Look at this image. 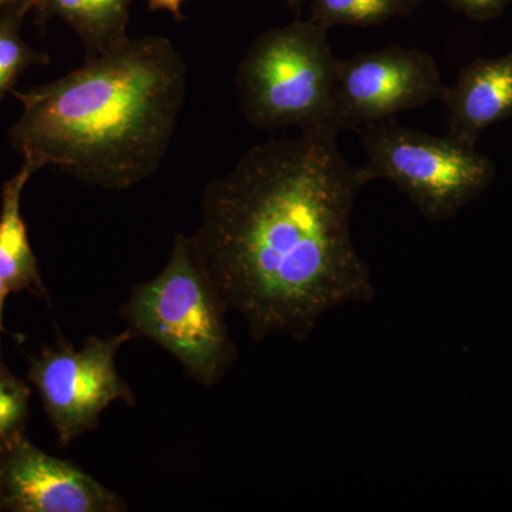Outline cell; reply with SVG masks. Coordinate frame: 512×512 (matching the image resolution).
<instances>
[{
	"instance_id": "cell-1",
	"label": "cell",
	"mask_w": 512,
	"mask_h": 512,
	"mask_svg": "<svg viewBox=\"0 0 512 512\" xmlns=\"http://www.w3.org/2000/svg\"><path fill=\"white\" fill-rule=\"evenodd\" d=\"M338 134L316 126L256 144L202 194L192 248L256 342L309 339L326 313L375 301L352 234L370 181Z\"/></svg>"
},
{
	"instance_id": "cell-2",
	"label": "cell",
	"mask_w": 512,
	"mask_h": 512,
	"mask_svg": "<svg viewBox=\"0 0 512 512\" xmlns=\"http://www.w3.org/2000/svg\"><path fill=\"white\" fill-rule=\"evenodd\" d=\"M187 64L163 36L128 39L55 82L13 92L10 130L33 170L53 165L80 183L123 191L156 174L180 119Z\"/></svg>"
},
{
	"instance_id": "cell-3",
	"label": "cell",
	"mask_w": 512,
	"mask_h": 512,
	"mask_svg": "<svg viewBox=\"0 0 512 512\" xmlns=\"http://www.w3.org/2000/svg\"><path fill=\"white\" fill-rule=\"evenodd\" d=\"M228 313L191 238L181 232L175 235L163 271L134 285L119 309L136 338L157 343L204 387L217 386L237 362Z\"/></svg>"
},
{
	"instance_id": "cell-4",
	"label": "cell",
	"mask_w": 512,
	"mask_h": 512,
	"mask_svg": "<svg viewBox=\"0 0 512 512\" xmlns=\"http://www.w3.org/2000/svg\"><path fill=\"white\" fill-rule=\"evenodd\" d=\"M328 32L308 19L256 37L235 79L239 107L252 127H332L340 59L332 52Z\"/></svg>"
},
{
	"instance_id": "cell-5",
	"label": "cell",
	"mask_w": 512,
	"mask_h": 512,
	"mask_svg": "<svg viewBox=\"0 0 512 512\" xmlns=\"http://www.w3.org/2000/svg\"><path fill=\"white\" fill-rule=\"evenodd\" d=\"M360 133L367 180L389 181L429 221L450 220L494 183V161L450 134L431 136L396 119L370 124Z\"/></svg>"
},
{
	"instance_id": "cell-6",
	"label": "cell",
	"mask_w": 512,
	"mask_h": 512,
	"mask_svg": "<svg viewBox=\"0 0 512 512\" xmlns=\"http://www.w3.org/2000/svg\"><path fill=\"white\" fill-rule=\"evenodd\" d=\"M134 338L130 329L109 338L90 336L80 349L60 338L30 359L28 380L39 392L60 446L96 430L101 414L114 402L136 406V396L116 366L120 349Z\"/></svg>"
},
{
	"instance_id": "cell-7",
	"label": "cell",
	"mask_w": 512,
	"mask_h": 512,
	"mask_svg": "<svg viewBox=\"0 0 512 512\" xmlns=\"http://www.w3.org/2000/svg\"><path fill=\"white\" fill-rule=\"evenodd\" d=\"M447 87L434 57L414 47L387 46L340 59L330 124L336 131H360L443 101Z\"/></svg>"
},
{
	"instance_id": "cell-8",
	"label": "cell",
	"mask_w": 512,
	"mask_h": 512,
	"mask_svg": "<svg viewBox=\"0 0 512 512\" xmlns=\"http://www.w3.org/2000/svg\"><path fill=\"white\" fill-rule=\"evenodd\" d=\"M0 494L10 512H123L127 503L96 478L40 450L25 433L0 443Z\"/></svg>"
},
{
	"instance_id": "cell-9",
	"label": "cell",
	"mask_w": 512,
	"mask_h": 512,
	"mask_svg": "<svg viewBox=\"0 0 512 512\" xmlns=\"http://www.w3.org/2000/svg\"><path fill=\"white\" fill-rule=\"evenodd\" d=\"M448 134L477 146L481 134L512 119V49L503 56L478 57L447 87Z\"/></svg>"
},
{
	"instance_id": "cell-10",
	"label": "cell",
	"mask_w": 512,
	"mask_h": 512,
	"mask_svg": "<svg viewBox=\"0 0 512 512\" xmlns=\"http://www.w3.org/2000/svg\"><path fill=\"white\" fill-rule=\"evenodd\" d=\"M36 171L23 163L15 177L2 187L0 205V278L10 292H29L46 296L39 265L28 237V228L20 211L22 192Z\"/></svg>"
},
{
	"instance_id": "cell-11",
	"label": "cell",
	"mask_w": 512,
	"mask_h": 512,
	"mask_svg": "<svg viewBox=\"0 0 512 512\" xmlns=\"http://www.w3.org/2000/svg\"><path fill=\"white\" fill-rule=\"evenodd\" d=\"M131 0H35L36 22L60 18L82 40L86 57L103 55L126 43Z\"/></svg>"
},
{
	"instance_id": "cell-12",
	"label": "cell",
	"mask_w": 512,
	"mask_h": 512,
	"mask_svg": "<svg viewBox=\"0 0 512 512\" xmlns=\"http://www.w3.org/2000/svg\"><path fill=\"white\" fill-rule=\"evenodd\" d=\"M420 0H312L309 20L326 29L335 26H379L410 15Z\"/></svg>"
},
{
	"instance_id": "cell-13",
	"label": "cell",
	"mask_w": 512,
	"mask_h": 512,
	"mask_svg": "<svg viewBox=\"0 0 512 512\" xmlns=\"http://www.w3.org/2000/svg\"><path fill=\"white\" fill-rule=\"evenodd\" d=\"M29 12V9L0 12V100L28 67L50 62L46 53L37 52L20 36L23 19Z\"/></svg>"
},
{
	"instance_id": "cell-14",
	"label": "cell",
	"mask_w": 512,
	"mask_h": 512,
	"mask_svg": "<svg viewBox=\"0 0 512 512\" xmlns=\"http://www.w3.org/2000/svg\"><path fill=\"white\" fill-rule=\"evenodd\" d=\"M30 397L29 384L13 375L0 356V443L25 433Z\"/></svg>"
},
{
	"instance_id": "cell-15",
	"label": "cell",
	"mask_w": 512,
	"mask_h": 512,
	"mask_svg": "<svg viewBox=\"0 0 512 512\" xmlns=\"http://www.w3.org/2000/svg\"><path fill=\"white\" fill-rule=\"evenodd\" d=\"M448 5L467 18L488 22L498 18L512 0H446Z\"/></svg>"
},
{
	"instance_id": "cell-16",
	"label": "cell",
	"mask_w": 512,
	"mask_h": 512,
	"mask_svg": "<svg viewBox=\"0 0 512 512\" xmlns=\"http://www.w3.org/2000/svg\"><path fill=\"white\" fill-rule=\"evenodd\" d=\"M184 2L185 0H147V6L151 12H156V10H165V12H170L175 19L183 20Z\"/></svg>"
},
{
	"instance_id": "cell-17",
	"label": "cell",
	"mask_w": 512,
	"mask_h": 512,
	"mask_svg": "<svg viewBox=\"0 0 512 512\" xmlns=\"http://www.w3.org/2000/svg\"><path fill=\"white\" fill-rule=\"evenodd\" d=\"M35 0H0V12L10 9H29L33 10Z\"/></svg>"
},
{
	"instance_id": "cell-18",
	"label": "cell",
	"mask_w": 512,
	"mask_h": 512,
	"mask_svg": "<svg viewBox=\"0 0 512 512\" xmlns=\"http://www.w3.org/2000/svg\"><path fill=\"white\" fill-rule=\"evenodd\" d=\"M9 293L10 289L8 288V285H6L5 281L0 278V335H2L3 332V306H5V301L6 298H8Z\"/></svg>"
},
{
	"instance_id": "cell-19",
	"label": "cell",
	"mask_w": 512,
	"mask_h": 512,
	"mask_svg": "<svg viewBox=\"0 0 512 512\" xmlns=\"http://www.w3.org/2000/svg\"><path fill=\"white\" fill-rule=\"evenodd\" d=\"M306 0H286V3H288L289 8L293 10V12L299 13L301 12L303 3H305Z\"/></svg>"
},
{
	"instance_id": "cell-20",
	"label": "cell",
	"mask_w": 512,
	"mask_h": 512,
	"mask_svg": "<svg viewBox=\"0 0 512 512\" xmlns=\"http://www.w3.org/2000/svg\"><path fill=\"white\" fill-rule=\"evenodd\" d=\"M0 511H6L5 503H3L2 494H0Z\"/></svg>"
},
{
	"instance_id": "cell-21",
	"label": "cell",
	"mask_w": 512,
	"mask_h": 512,
	"mask_svg": "<svg viewBox=\"0 0 512 512\" xmlns=\"http://www.w3.org/2000/svg\"><path fill=\"white\" fill-rule=\"evenodd\" d=\"M420 2H421V0H420Z\"/></svg>"
}]
</instances>
